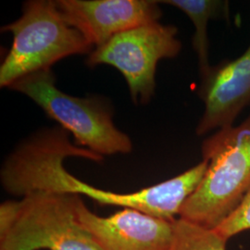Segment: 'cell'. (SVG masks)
Instances as JSON below:
<instances>
[{
  "label": "cell",
  "mask_w": 250,
  "mask_h": 250,
  "mask_svg": "<svg viewBox=\"0 0 250 250\" xmlns=\"http://www.w3.org/2000/svg\"><path fill=\"white\" fill-rule=\"evenodd\" d=\"M69 157L97 162L104 159L72 144L69 133L62 128L48 129L27 139L9 155L1 168V185L16 197L36 191L85 196L101 205L133 208L172 222L178 219L183 206L208 167V161L202 160L183 173L155 186L132 193H116L95 188L70 174L63 165Z\"/></svg>",
  "instance_id": "obj_1"
},
{
  "label": "cell",
  "mask_w": 250,
  "mask_h": 250,
  "mask_svg": "<svg viewBox=\"0 0 250 250\" xmlns=\"http://www.w3.org/2000/svg\"><path fill=\"white\" fill-rule=\"evenodd\" d=\"M201 152L208 167L179 218L216 229L250 190V114L207 137Z\"/></svg>",
  "instance_id": "obj_2"
},
{
  "label": "cell",
  "mask_w": 250,
  "mask_h": 250,
  "mask_svg": "<svg viewBox=\"0 0 250 250\" xmlns=\"http://www.w3.org/2000/svg\"><path fill=\"white\" fill-rule=\"evenodd\" d=\"M80 196L36 191L0 205V250H101L79 223Z\"/></svg>",
  "instance_id": "obj_3"
},
{
  "label": "cell",
  "mask_w": 250,
  "mask_h": 250,
  "mask_svg": "<svg viewBox=\"0 0 250 250\" xmlns=\"http://www.w3.org/2000/svg\"><path fill=\"white\" fill-rule=\"evenodd\" d=\"M1 31L12 35V45L0 67L1 87L50 69L64 58L89 55L94 49L80 32L67 23L56 1L51 0L27 1L22 15Z\"/></svg>",
  "instance_id": "obj_4"
},
{
  "label": "cell",
  "mask_w": 250,
  "mask_h": 250,
  "mask_svg": "<svg viewBox=\"0 0 250 250\" xmlns=\"http://www.w3.org/2000/svg\"><path fill=\"white\" fill-rule=\"evenodd\" d=\"M9 88L36 102L61 128L72 134L75 145L82 148L103 158L132 151L131 138L115 126L107 104L100 99H81L61 91L50 69L27 75Z\"/></svg>",
  "instance_id": "obj_5"
},
{
  "label": "cell",
  "mask_w": 250,
  "mask_h": 250,
  "mask_svg": "<svg viewBox=\"0 0 250 250\" xmlns=\"http://www.w3.org/2000/svg\"><path fill=\"white\" fill-rule=\"evenodd\" d=\"M177 34V27L160 21L133 28L95 47L86 64L116 68L127 82L133 101L146 104L155 92L158 63L177 57L182 49Z\"/></svg>",
  "instance_id": "obj_6"
},
{
  "label": "cell",
  "mask_w": 250,
  "mask_h": 250,
  "mask_svg": "<svg viewBox=\"0 0 250 250\" xmlns=\"http://www.w3.org/2000/svg\"><path fill=\"white\" fill-rule=\"evenodd\" d=\"M69 25L94 47L130 29L160 21L159 1L151 0H57Z\"/></svg>",
  "instance_id": "obj_7"
},
{
  "label": "cell",
  "mask_w": 250,
  "mask_h": 250,
  "mask_svg": "<svg viewBox=\"0 0 250 250\" xmlns=\"http://www.w3.org/2000/svg\"><path fill=\"white\" fill-rule=\"evenodd\" d=\"M77 217L101 250H170L174 221H166L133 208L108 217L94 213L80 198Z\"/></svg>",
  "instance_id": "obj_8"
},
{
  "label": "cell",
  "mask_w": 250,
  "mask_h": 250,
  "mask_svg": "<svg viewBox=\"0 0 250 250\" xmlns=\"http://www.w3.org/2000/svg\"><path fill=\"white\" fill-rule=\"evenodd\" d=\"M204 103L196 134L198 136L234 125L246 107L250 106V45L233 61L211 66L198 88Z\"/></svg>",
  "instance_id": "obj_9"
},
{
  "label": "cell",
  "mask_w": 250,
  "mask_h": 250,
  "mask_svg": "<svg viewBox=\"0 0 250 250\" xmlns=\"http://www.w3.org/2000/svg\"><path fill=\"white\" fill-rule=\"evenodd\" d=\"M182 10L195 26L193 47L197 54L200 75L204 76L211 68L208 60V24L213 19L227 18L229 4L219 0H165L160 1Z\"/></svg>",
  "instance_id": "obj_10"
},
{
  "label": "cell",
  "mask_w": 250,
  "mask_h": 250,
  "mask_svg": "<svg viewBox=\"0 0 250 250\" xmlns=\"http://www.w3.org/2000/svg\"><path fill=\"white\" fill-rule=\"evenodd\" d=\"M227 242L216 229L178 218L170 250H226Z\"/></svg>",
  "instance_id": "obj_11"
},
{
  "label": "cell",
  "mask_w": 250,
  "mask_h": 250,
  "mask_svg": "<svg viewBox=\"0 0 250 250\" xmlns=\"http://www.w3.org/2000/svg\"><path fill=\"white\" fill-rule=\"evenodd\" d=\"M216 230L228 241L241 232L250 231V190L240 205Z\"/></svg>",
  "instance_id": "obj_12"
}]
</instances>
